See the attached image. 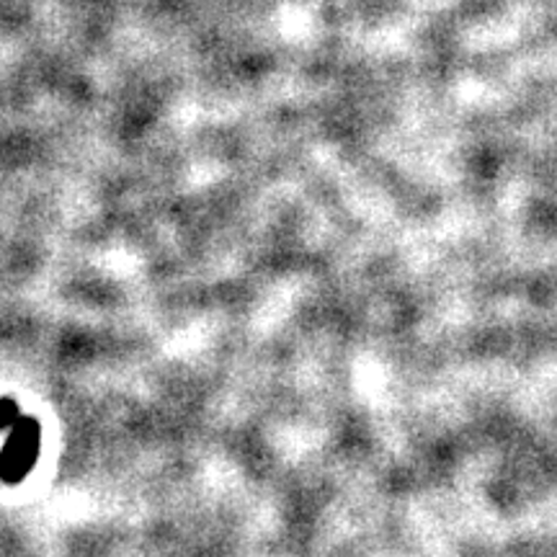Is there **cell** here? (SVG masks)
Listing matches in <instances>:
<instances>
[{
  "instance_id": "6da1fadb",
  "label": "cell",
  "mask_w": 557,
  "mask_h": 557,
  "mask_svg": "<svg viewBox=\"0 0 557 557\" xmlns=\"http://www.w3.org/2000/svg\"><path fill=\"white\" fill-rule=\"evenodd\" d=\"M39 451V429L34 421H21L0 455V480L3 483H18L34 465Z\"/></svg>"
},
{
  "instance_id": "7a4b0ae2",
  "label": "cell",
  "mask_w": 557,
  "mask_h": 557,
  "mask_svg": "<svg viewBox=\"0 0 557 557\" xmlns=\"http://www.w3.org/2000/svg\"><path fill=\"white\" fill-rule=\"evenodd\" d=\"M16 408H13V403H9V400H3L0 403V429L3 426H9V423H13L16 421Z\"/></svg>"
}]
</instances>
